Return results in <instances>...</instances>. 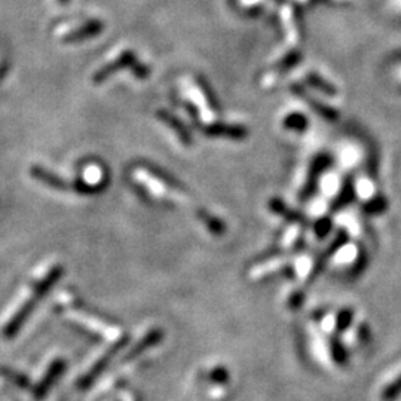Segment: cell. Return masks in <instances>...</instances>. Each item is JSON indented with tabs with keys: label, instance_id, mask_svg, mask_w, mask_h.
<instances>
[{
	"label": "cell",
	"instance_id": "obj_1",
	"mask_svg": "<svg viewBox=\"0 0 401 401\" xmlns=\"http://www.w3.org/2000/svg\"><path fill=\"white\" fill-rule=\"evenodd\" d=\"M61 263L56 259H48L36 267L17 293V296L11 300L0 315V336L12 338L21 329L36 302L61 275Z\"/></svg>",
	"mask_w": 401,
	"mask_h": 401
},
{
	"label": "cell",
	"instance_id": "obj_2",
	"mask_svg": "<svg viewBox=\"0 0 401 401\" xmlns=\"http://www.w3.org/2000/svg\"><path fill=\"white\" fill-rule=\"evenodd\" d=\"M125 339L122 334H120V331L112 334V336L109 338H106L98 350L94 351L92 355L87 358L82 367L79 369L77 376H76V383L79 386L88 385L103 370V367L109 363L110 358L115 355V352L122 348Z\"/></svg>",
	"mask_w": 401,
	"mask_h": 401
},
{
	"label": "cell",
	"instance_id": "obj_3",
	"mask_svg": "<svg viewBox=\"0 0 401 401\" xmlns=\"http://www.w3.org/2000/svg\"><path fill=\"white\" fill-rule=\"evenodd\" d=\"M65 366V361L61 355H52L46 359V363L40 367L36 381L33 383V395L37 398H42L48 391L51 385L56 382L58 374H61Z\"/></svg>",
	"mask_w": 401,
	"mask_h": 401
},
{
	"label": "cell",
	"instance_id": "obj_4",
	"mask_svg": "<svg viewBox=\"0 0 401 401\" xmlns=\"http://www.w3.org/2000/svg\"><path fill=\"white\" fill-rule=\"evenodd\" d=\"M400 395H401V374L394 382H391L385 388L383 393H382V398L385 401H393Z\"/></svg>",
	"mask_w": 401,
	"mask_h": 401
},
{
	"label": "cell",
	"instance_id": "obj_5",
	"mask_svg": "<svg viewBox=\"0 0 401 401\" xmlns=\"http://www.w3.org/2000/svg\"><path fill=\"white\" fill-rule=\"evenodd\" d=\"M351 321H352V312L350 310H345L340 312V315L338 318V327L340 330H345L348 326L351 324Z\"/></svg>",
	"mask_w": 401,
	"mask_h": 401
}]
</instances>
